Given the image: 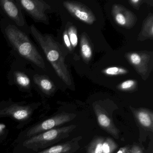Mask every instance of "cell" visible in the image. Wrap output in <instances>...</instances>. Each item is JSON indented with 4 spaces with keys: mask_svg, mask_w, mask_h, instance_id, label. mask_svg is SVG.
Returning a JSON list of instances; mask_svg holds the SVG:
<instances>
[{
    "mask_svg": "<svg viewBox=\"0 0 153 153\" xmlns=\"http://www.w3.org/2000/svg\"><path fill=\"white\" fill-rule=\"evenodd\" d=\"M5 31L9 42L21 57L40 68H45L42 55L25 33L13 25L7 26Z\"/></svg>",
    "mask_w": 153,
    "mask_h": 153,
    "instance_id": "obj_1",
    "label": "cell"
},
{
    "mask_svg": "<svg viewBox=\"0 0 153 153\" xmlns=\"http://www.w3.org/2000/svg\"><path fill=\"white\" fill-rule=\"evenodd\" d=\"M30 31L58 76L66 84H68L69 79L68 71L64 63L62 53L57 43L50 36L42 34L34 25L30 27Z\"/></svg>",
    "mask_w": 153,
    "mask_h": 153,
    "instance_id": "obj_2",
    "label": "cell"
},
{
    "mask_svg": "<svg viewBox=\"0 0 153 153\" xmlns=\"http://www.w3.org/2000/svg\"><path fill=\"white\" fill-rule=\"evenodd\" d=\"M76 127V125H70L43 131L25 139L23 146L34 151H42L68 138Z\"/></svg>",
    "mask_w": 153,
    "mask_h": 153,
    "instance_id": "obj_3",
    "label": "cell"
},
{
    "mask_svg": "<svg viewBox=\"0 0 153 153\" xmlns=\"http://www.w3.org/2000/svg\"><path fill=\"white\" fill-rule=\"evenodd\" d=\"M40 103L26 104L12 101L0 102V118H11L18 123L17 128L20 129L33 120V114Z\"/></svg>",
    "mask_w": 153,
    "mask_h": 153,
    "instance_id": "obj_4",
    "label": "cell"
},
{
    "mask_svg": "<svg viewBox=\"0 0 153 153\" xmlns=\"http://www.w3.org/2000/svg\"><path fill=\"white\" fill-rule=\"evenodd\" d=\"M76 116V114H75L66 112L55 114L44 120L39 122L27 129L23 132V137L26 139L43 131L59 128L74 120Z\"/></svg>",
    "mask_w": 153,
    "mask_h": 153,
    "instance_id": "obj_5",
    "label": "cell"
},
{
    "mask_svg": "<svg viewBox=\"0 0 153 153\" xmlns=\"http://www.w3.org/2000/svg\"><path fill=\"white\" fill-rule=\"evenodd\" d=\"M17 2L36 21L47 24L45 12L51 7L46 2L42 0H18Z\"/></svg>",
    "mask_w": 153,
    "mask_h": 153,
    "instance_id": "obj_6",
    "label": "cell"
},
{
    "mask_svg": "<svg viewBox=\"0 0 153 153\" xmlns=\"http://www.w3.org/2000/svg\"><path fill=\"white\" fill-rule=\"evenodd\" d=\"M63 5L72 16L82 22L92 25L95 21V18L92 11L82 4L71 1H65L63 2Z\"/></svg>",
    "mask_w": 153,
    "mask_h": 153,
    "instance_id": "obj_7",
    "label": "cell"
},
{
    "mask_svg": "<svg viewBox=\"0 0 153 153\" xmlns=\"http://www.w3.org/2000/svg\"><path fill=\"white\" fill-rule=\"evenodd\" d=\"M94 108L99 126L114 137L119 138L120 131L116 128L108 114L98 105H94Z\"/></svg>",
    "mask_w": 153,
    "mask_h": 153,
    "instance_id": "obj_8",
    "label": "cell"
},
{
    "mask_svg": "<svg viewBox=\"0 0 153 153\" xmlns=\"http://www.w3.org/2000/svg\"><path fill=\"white\" fill-rule=\"evenodd\" d=\"M112 13L114 20L120 26L129 28L136 23V17L133 13L120 5H114Z\"/></svg>",
    "mask_w": 153,
    "mask_h": 153,
    "instance_id": "obj_9",
    "label": "cell"
},
{
    "mask_svg": "<svg viewBox=\"0 0 153 153\" xmlns=\"http://www.w3.org/2000/svg\"><path fill=\"white\" fill-rule=\"evenodd\" d=\"M0 7L9 18L17 25L23 26L25 19L18 4L12 0H0Z\"/></svg>",
    "mask_w": 153,
    "mask_h": 153,
    "instance_id": "obj_10",
    "label": "cell"
},
{
    "mask_svg": "<svg viewBox=\"0 0 153 153\" xmlns=\"http://www.w3.org/2000/svg\"><path fill=\"white\" fill-rule=\"evenodd\" d=\"M130 108L139 125L145 130L152 132L153 131V111L147 108L135 109L131 107Z\"/></svg>",
    "mask_w": 153,
    "mask_h": 153,
    "instance_id": "obj_11",
    "label": "cell"
},
{
    "mask_svg": "<svg viewBox=\"0 0 153 153\" xmlns=\"http://www.w3.org/2000/svg\"><path fill=\"white\" fill-rule=\"evenodd\" d=\"M81 136L74 138L69 141L52 146L37 153H73L79 148V142Z\"/></svg>",
    "mask_w": 153,
    "mask_h": 153,
    "instance_id": "obj_12",
    "label": "cell"
},
{
    "mask_svg": "<svg viewBox=\"0 0 153 153\" xmlns=\"http://www.w3.org/2000/svg\"><path fill=\"white\" fill-rule=\"evenodd\" d=\"M34 81L44 94L51 95L55 90V86L51 80L45 76L36 75L34 76Z\"/></svg>",
    "mask_w": 153,
    "mask_h": 153,
    "instance_id": "obj_13",
    "label": "cell"
},
{
    "mask_svg": "<svg viewBox=\"0 0 153 153\" xmlns=\"http://www.w3.org/2000/svg\"><path fill=\"white\" fill-rule=\"evenodd\" d=\"M128 58L130 63L140 72L141 71V68H144L146 66V59L145 54L131 53L128 54Z\"/></svg>",
    "mask_w": 153,
    "mask_h": 153,
    "instance_id": "obj_14",
    "label": "cell"
},
{
    "mask_svg": "<svg viewBox=\"0 0 153 153\" xmlns=\"http://www.w3.org/2000/svg\"><path fill=\"white\" fill-rule=\"evenodd\" d=\"M14 78L16 83L23 89H28L31 86V80L28 76L21 71H16L14 73Z\"/></svg>",
    "mask_w": 153,
    "mask_h": 153,
    "instance_id": "obj_15",
    "label": "cell"
},
{
    "mask_svg": "<svg viewBox=\"0 0 153 153\" xmlns=\"http://www.w3.org/2000/svg\"><path fill=\"white\" fill-rule=\"evenodd\" d=\"M80 51L85 60H90L93 55V51L88 40L84 36H82L80 41Z\"/></svg>",
    "mask_w": 153,
    "mask_h": 153,
    "instance_id": "obj_16",
    "label": "cell"
},
{
    "mask_svg": "<svg viewBox=\"0 0 153 153\" xmlns=\"http://www.w3.org/2000/svg\"><path fill=\"white\" fill-rule=\"evenodd\" d=\"M104 140V138L102 137L94 138L88 146L87 153H102V145Z\"/></svg>",
    "mask_w": 153,
    "mask_h": 153,
    "instance_id": "obj_17",
    "label": "cell"
},
{
    "mask_svg": "<svg viewBox=\"0 0 153 153\" xmlns=\"http://www.w3.org/2000/svg\"><path fill=\"white\" fill-rule=\"evenodd\" d=\"M118 147V145L111 138H106L103 143L102 153H113Z\"/></svg>",
    "mask_w": 153,
    "mask_h": 153,
    "instance_id": "obj_18",
    "label": "cell"
},
{
    "mask_svg": "<svg viewBox=\"0 0 153 153\" xmlns=\"http://www.w3.org/2000/svg\"><path fill=\"white\" fill-rule=\"evenodd\" d=\"M102 72L107 76H116L125 75L128 73V71L125 68L111 67L105 69Z\"/></svg>",
    "mask_w": 153,
    "mask_h": 153,
    "instance_id": "obj_19",
    "label": "cell"
},
{
    "mask_svg": "<svg viewBox=\"0 0 153 153\" xmlns=\"http://www.w3.org/2000/svg\"><path fill=\"white\" fill-rule=\"evenodd\" d=\"M67 32L71 46L73 48H75L78 42L76 29L75 27L71 26L69 27Z\"/></svg>",
    "mask_w": 153,
    "mask_h": 153,
    "instance_id": "obj_20",
    "label": "cell"
},
{
    "mask_svg": "<svg viewBox=\"0 0 153 153\" xmlns=\"http://www.w3.org/2000/svg\"><path fill=\"white\" fill-rule=\"evenodd\" d=\"M137 85V82L133 79H128L121 83L118 88L122 91H131L135 88Z\"/></svg>",
    "mask_w": 153,
    "mask_h": 153,
    "instance_id": "obj_21",
    "label": "cell"
},
{
    "mask_svg": "<svg viewBox=\"0 0 153 153\" xmlns=\"http://www.w3.org/2000/svg\"><path fill=\"white\" fill-rule=\"evenodd\" d=\"M153 18L151 16L145 23L143 28V34L145 36L152 37L153 34Z\"/></svg>",
    "mask_w": 153,
    "mask_h": 153,
    "instance_id": "obj_22",
    "label": "cell"
},
{
    "mask_svg": "<svg viewBox=\"0 0 153 153\" xmlns=\"http://www.w3.org/2000/svg\"><path fill=\"white\" fill-rule=\"evenodd\" d=\"M9 130L6 124L0 123V143L7 138Z\"/></svg>",
    "mask_w": 153,
    "mask_h": 153,
    "instance_id": "obj_23",
    "label": "cell"
},
{
    "mask_svg": "<svg viewBox=\"0 0 153 153\" xmlns=\"http://www.w3.org/2000/svg\"><path fill=\"white\" fill-rule=\"evenodd\" d=\"M63 41H64V44H65L66 47H67L69 50L71 51L72 46H71V44L68 36L67 30L64 31V33H63Z\"/></svg>",
    "mask_w": 153,
    "mask_h": 153,
    "instance_id": "obj_24",
    "label": "cell"
},
{
    "mask_svg": "<svg viewBox=\"0 0 153 153\" xmlns=\"http://www.w3.org/2000/svg\"><path fill=\"white\" fill-rule=\"evenodd\" d=\"M128 153H144L141 149L138 146H133L131 149H129Z\"/></svg>",
    "mask_w": 153,
    "mask_h": 153,
    "instance_id": "obj_25",
    "label": "cell"
},
{
    "mask_svg": "<svg viewBox=\"0 0 153 153\" xmlns=\"http://www.w3.org/2000/svg\"><path fill=\"white\" fill-rule=\"evenodd\" d=\"M129 149L130 148L128 146L123 147L121 148L118 150L117 153H128Z\"/></svg>",
    "mask_w": 153,
    "mask_h": 153,
    "instance_id": "obj_26",
    "label": "cell"
},
{
    "mask_svg": "<svg viewBox=\"0 0 153 153\" xmlns=\"http://www.w3.org/2000/svg\"><path fill=\"white\" fill-rule=\"evenodd\" d=\"M130 2L131 3V5H133L134 7H136L138 6L140 2H141V1H140V0H132V1H130Z\"/></svg>",
    "mask_w": 153,
    "mask_h": 153,
    "instance_id": "obj_27",
    "label": "cell"
}]
</instances>
